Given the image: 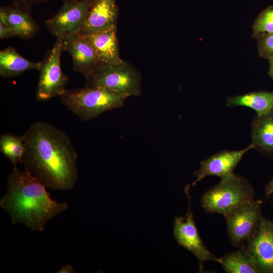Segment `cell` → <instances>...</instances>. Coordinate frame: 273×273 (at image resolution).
I'll return each mask as SVG.
<instances>
[{"mask_svg":"<svg viewBox=\"0 0 273 273\" xmlns=\"http://www.w3.org/2000/svg\"><path fill=\"white\" fill-rule=\"evenodd\" d=\"M25 170L52 190H68L78 177L77 153L69 137L43 121L30 125L22 135Z\"/></svg>","mask_w":273,"mask_h":273,"instance_id":"1","label":"cell"},{"mask_svg":"<svg viewBox=\"0 0 273 273\" xmlns=\"http://www.w3.org/2000/svg\"><path fill=\"white\" fill-rule=\"evenodd\" d=\"M7 186L0 207L9 214L12 224H22L32 231L42 232L50 220L68 208L67 202L53 200L47 188L25 170L14 167Z\"/></svg>","mask_w":273,"mask_h":273,"instance_id":"2","label":"cell"},{"mask_svg":"<svg viewBox=\"0 0 273 273\" xmlns=\"http://www.w3.org/2000/svg\"><path fill=\"white\" fill-rule=\"evenodd\" d=\"M127 96L103 87L67 89L60 98L62 105L81 120L94 119L106 111L122 107Z\"/></svg>","mask_w":273,"mask_h":273,"instance_id":"3","label":"cell"},{"mask_svg":"<svg viewBox=\"0 0 273 273\" xmlns=\"http://www.w3.org/2000/svg\"><path fill=\"white\" fill-rule=\"evenodd\" d=\"M254 195V189L248 180L233 172L205 192L201 204L207 212L223 215L237 205L253 200Z\"/></svg>","mask_w":273,"mask_h":273,"instance_id":"4","label":"cell"},{"mask_svg":"<svg viewBox=\"0 0 273 273\" xmlns=\"http://www.w3.org/2000/svg\"><path fill=\"white\" fill-rule=\"evenodd\" d=\"M86 79V87H103L128 97L141 94V75L132 65L122 60L115 65L103 64Z\"/></svg>","mask_w":273,"mask_h":273,"instance_id":"5","label":"cell"},{"mask_svg":"<svg viewBox=\"0 0 273 273\" xmlns=\"http://www.w3.org/2000/svg\"><path fill=\"white\" fill-rule=\"evenodd\" d=\"M64 52L61 38L57 40L43 60L39 72L35 97L38 101L46 102L63 95L69 78L62 70L61 56Z\"/></svg>","mask_w":273,"mask_h":273,"instance_id":"6","label":"cell"},{"mask_svg":"<svg viewBox=\"0 0 273 273\" xmlns=\"http://www.w3.org/2000/svg\"><path fill=\"white\" fill-rule=\"evenodd\" d=\"M262 201L243 202L225 212L224 217L231 243L240 247L255 233L262 216Z\"/></svg>","mask_w":273,"mask_h":273,"instance_id":"7","label":"cell"},{"mask_svg":"<svg viewBox=\"0 0 273 273\" xmlns=\"http://www.w3.org/2000/svg\"><path fill=\"white\" fill-rule=\"evenodd\" d=\"M96 0H72L63 3L58 12L46 20L49 31L57 38L79 33Z\"/></svg>","mask_w":273,"mask_h":273,"instance_id":"8","label":"cell"},{"mask_svg":"<svg viewBox=\"0 0 273 273\" xmlns=\"http://www.w3.org/2000/svg\"><path fill=\"white\" fill-rule=\"evenodd\" d=\"M189 187L185 191L189 200L187 212L184 216L176 217L173 222V235L178 244L192 253L198 259L200 270L203 269L206 261L219 262V258L212 253L205 246L198 233L191 207Z\"/></svg>","mask_w":273,"mask_h":273,"instance_id":"9","label":"cell"},{"mask_svg":"<svg viewBox=\"0 0 273 273\" xmlns=\"http://www.w3.org/2000/svg\"><path fill=\"white\" fill-rule=\"evenodd\" d=\"M246 247L260 272L273 273V221L262 216Z\"/></svg>","mask_w":273,"mask_h":273,"instance_id":"10","label":"cell"},{"mask_svg":"<svg viewBox=\"0 0 273 273\" xmlns=\"http://www.w3.org/2000/svg\"><path fill=\"white\" fill-rule=\"evenodd\" d=\"M61 38L64 51L72 58L73 70L85 78L104 64L79 33Z\"/></svg>","mask_w":273,"mask_h":273,"instance_id":"11","label":"cell"},{"mask_svg":"<svg viewBox=\"0 0 273 273\" xmlns=\"http://www.w3.org/2000/svg\"><path fill=\"white\" fill-rule=\"evenodd\" d=\"M252 149L253 146L250 144L239 150H224L201 161L199 169L194 173L196 179L192 186H194L207 176L216 175L221 178L233 173L244 155Z\"/></svg>","mask_w":273,"mask_h":273,"instance_id":"12","label":"cell"},{"mask_svg":"<svg viewBox=\"0 0 273 273\" xmlns=\"http://www.w3.org/2000/svg\"><path fill=\"white\" fill-rule=\"evenodd\" d=\"M118 15L116 0H96L79 33L86 35L116 28Z\"/></svg>","mask_w":273,"mask_h":273,"instance_id":"13","label":"cell"},{"mask_svg":"<svg viewBox=\"0 0 273 273\" xmlns=\"http://www.w3.org/2000/svg\"><path fill=\"white\" fill-rule=\"evenodd\" d=\"M104 64L115 65L120 63L117 28L82 35Z\"/></svg>","mask_w":273,"mask_h":273,"instance_id":"14","label":"cell"},{"mask_svg":"<svg viewBox=\"0 0 273 273\" xmlns=\"http://www.w3.org/2000/svg\"><path fill=\"white\" fill-rule=\"evenodd\" d=\"M3 7L15 36L29 39L38 32L39 26L33 18L31 7L13 3Z\"/></svg>","mask_w":273,"mask_h":273,"instance_id":"15","label":"cell"},{"mask_svg":"<svg viewBox=\"0 0 273 273\" xmlns=\"http://www.w3.org/2000/svg\"><path fill=\"white\" fill-rule=\"evenodd\" d=\"M251 132L253 149L273 157V109L254 117Z\"/></svg>","mask_w":273,"mask_h":273,"instance_id":"16","label":"cell"},{"mask_svg":"<svg viewBox=\"0 0 273 273\" xmlns=\"http://www.w3.org/2000/svg\"><path fill=\"white\" fill-rule=\"evenodd\" d=\"M41 61L34 62L23 57L12 47H8L0 51V76L12 78L20 75L29 70L36 69L38 71Z\"/></svg>","mask_w":273,"mask_h":273,"instance_id":"17","label":"cell"},{"mask_svg":"<svg viewBox=\"0 0 273 273\" xmlns=\"http://www.w3.org/2000/svg\"><path fill=\"white\" fill-rule=\"evenodd\" d=\"M219 258V262L226 272L260 273L257 265L246 246H242Z\"/></svg>","mask_w":273,"mask_h":273,"instance_id":"18","label":"cell"},{"mask_svg":"<svg viewBox=\"0 0 273 273\" xmlns=\"http://www.w3.org/2000/svg\"><path fill=\"white\" fill-rule=\"evenodd\" d=\"M226 104L229 107H249L255 110L257 115H262L273 109V92H253L242 95L231 96L227 98Z\"/></svg>","mask_w":273,"mask_h":273,"instance_id":"19","label":"cell"},{"mask_svg":"<svg viewBox=\"0 0 273 273\" xmlns=\"http://www.w3.org/2000/svg\"><path fill=\"white\" fill-rule=\"evenodd\" d=\"M0 151L10 160L14 167H17L18 163H22L25 152L22 135L3 133L0 138Z\"/></svg>","mask_w":273,"mask_h":273,"instance_id":"20","label":"cell"},{"mask_svg":"<svg viewBox=\"0 0 273 273\" xmlns=\"http://www.w3.org/2000/svg\"><path fill=\"white\" fill-rule=\"evenodd\" d=\"M252 29V37L256 39L262 35L273 33V6L267 7L259 14Z\"/></svg>","mask_w":273,"mask_h":273,"instance_id":"21","label":"cell"},{"mask_svg":"<svg viewBox=\"0 0 273 273\" xmlns=\"http://www.w3.org/2000/svg\"><path fill=\"white\" fill-rule=\"evenodd\" d=\"M257 39L259 56L268 59L272 58L273 33L262 35Z\"/></svg>","mask_w":273,"mask_h":273,"instance_id":"22","label":"cell"},{"mask_svg":"<svg viewBox=\"0 0 273 273\" xmlns=\"http://www.w3.org/2000/svg\"><path fill=\"white\" fill-rule=\"evenodd\" d=\"M15 36L8 22L6 13L3 8H0V39L11 38Z\"/></svg>","mask_w":273,"mask_h":273,"instance_id":"23","label":"cell"},{"mask_svg":"<svg viewBox=\"0 0 273 273\" xmlns=\"http://www.w3.org/2000/svg\"><path fill=\"white\" fill-rule=\"evenodd\" d=\"M13 3L23 5L29 7L43 3H48L51 0H10Z\"/></svg>","mask_w":273,"mask_h":273,"instance_id":"24","label":"cell"},{"mask_svg":"<svg viewBox=\"0 0 273 273\" xmlns=\"http://www.w3.org/2000/svg\"><path fill=\"white\" fill-rule=\"evenodd\" d=\"M56 273H74L75 271L73 266L68 264L62 267L60 269L55 272Z\"/></svg>","mask_w":273,"mask_h":273,"instance_id":"25","label":"cell"},{"mask_svg":"<svg viewBox=\"0 0 273 273\" xmlns=\"http://www.w3.org/2000/svg\"><path fill=\"white\" fill-rule=\"evenodd\" d=\"M265 194L267 197L273 193V177L265 188Z\"/></svg>","mask_w":273,"mask_h":273,"instance_id":"26","label":"cell"},{"mask_svg":"<svg viewBox=\"0 0 273 273\" xmlns=\"http://www.w3.org/2000/svg\"><path fill=\"white\" fill-rule=\"evenodd\" d=\"M269 68L268 70V74L273 79V57L268 59Z\"/></svg>","mask_w":273,"mask_h":273,"instance_id":"27","label":"cell"},{"mask_svg":"<svg viewBox=\"0 0 273 273\" xmlns=\"http://www.w3.org/2000/svg\"><path fill=\"white\" fill-rule=\"evenodd\" d=\"M63 3H64V2H67V1H72V0H61Z\"/></svg>","mask_w":273,"mask_h":273,"instance_id":"28","label":"cell"}]
</instances>
